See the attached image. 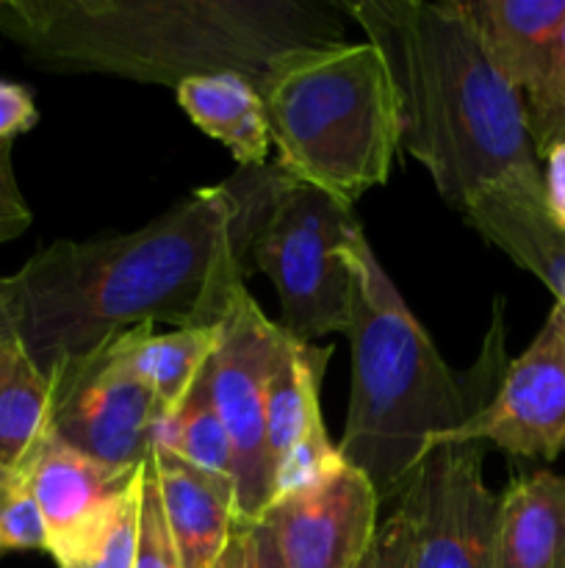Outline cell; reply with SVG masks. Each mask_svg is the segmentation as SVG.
<instances>
[{
	"label": "cell",
	"instance_id": "12",
	"mask_svg": "<svg viewBox=\"0 0 565 568\" xmlns=\"http://www.w3.org/2000/svg\"><path fill=\"white\" fill-rule=\"evenodd\" d=\"M330 347L288 338L266 394V447H269L275 497L308 486L341 464L338 444L321 422V375Z\"/></svg>",
	"mask_w": 565,
	"mask_h": 568
},
{
	"label": "cell",
	"instance_id": "30",
	"mask_svg": "<svg viewBox=\"0 0 565 568\" xmlns=\"http://www.w3.org/2000/svg\"><path fill=\"white\" fill-rule=\"evenodd\" d=\"M247 547L249 568H286L275 547V538H271L269 527L264 521H249L247 525Z\"/></svg>",
	"mask_w": 565,
	"mask_h": 568
},
{
	"label": "cell",
	"instance_id": "26",
	"mask_svg": "<svg viewBox=\"0 0 565 568\" xmlns=\"http://www.w3.org/2000/svg\"><path fill=\"white\" fill-rule=\"evenodd\" d=\"M11 150H14V144L0 142V247L20 239L33 222L31 209H28L20 183H17Z\"/></svg>",
	"mask_w": 565,
	"mask_h": 568
},
{
	"label": "cell",
	"instance_id": "13",
	"mask_svg": "<svg viewBox=\"0 0 565 568\" xmlns=\"http://www.w3.org/2000/svg\"><path fill=\"white\" fill-rule=\"evenodd\" d=\"M150 466L158 483L161 508L175 544L177 564L181 568H214L242 525L236 486L161 449H153Z\"/></svg>",
	"mask_w": 565,
	"mask_h": 568
},
{
	"label": "cell",
	"instance_id": "8",
	"mask_svg": "<svg viewBox=\"0 0 565 568\" xmlns=\"http://www.w3.org/2000/svg\"><path fill=\"white\" fill-rule=\"evenodd\" d=\"M50 433L114 471L142 469L153 455L161 410L114 344L50 372Z\"/></svg>",
	"mask_w": 565,
	"mask_h": 568
},
{
	"label": "cell",
	"instance_id": "22",
	"mask_svg": "<svg viewBox=\"0 0 565 568\" xmlns=\"http://www.w3.org/2000/svg\"><path fill=\"white\" fill-rule=\"evenodd\" d=\"M153 449L170 453L172 458L183 460V464L194 466V469L225 477V480L233 483V477H236L233 447L225 425H222L219 414H216L214 403H210L205 372L194 383L192 394L170 416H164L155 425Z\"/></svg>",
	"mask_w": 565,
	"mask_h": 568
},
{
	"label": "cell",
	"instance_id": "15",
	"mask_svg": "<svg viewBox=\"0 0 565 568\" xmlns=\"http://www.w3.org/2000/svg\"><path fill=\"white\" fill-rule=\"evenodd\" d=\"M487 59L526 98L543 83L557 55L565 0H460Z\"/></svg>",
	"mask_w": 565,
	"mask_h": 568
},
{
	"label": "cell",
	"instance_id": "20",
	"mask_svg": "<svg viewBox=\"0 0 565 568\" xmlns=\"http://www.w3.org/2000/svg\"><path fill=\"white\" fill-rule=\"evenodd\" d=\"M50 377L14 331L0 336V466L20 469L50 433Z\"/></svg>",
	"mask_w": 565,
	"mask_h": 568
},
{
	"label": "cell",
	"instance_id": "11",
	"mask_svg": "<svg viewBox=\"0 0 565 568\" xmlns=\"http://www.w3.org/2000/svg\"><path fill=\"white\" fill-rule=\"evenodd\" d=\"M377 508L369 477L341 460L319 480L271 499L260 521L286 568H358L377 538Z\"/></svg>",
	"mask_w": 565,
	"mask_h": 568
},
{
	"label": "cell",
	"instance_id": "14",
	"mask_svg": "<svg viewBox=\"0 0 565 568\" xmlns=\"http://www.w3.org/2000/svg\"><path fill=\"white\" fill-rule=\"evenodd\" d=\"M460 214L487 244L535 275L565 308V233L543 209V183L485 189Z\"/></svg>",
	"mask_w": 565,
	"mask_h": 568
},
{
	"label": "cell",
	"instance_id": "3",
	"mask_svg": "<svg viewBox=\"0 0 565 568\" xmlns=\"http://www.w3.org/2000/svg\"><path fill=\"white\" fill-rule=\"evenodd\" d=\"M391 75L399 148L452 209L502 183H543L524 98L493 67L460 0H341Z\"/></svg>",
	"mask_w": 565,
	"mask_h": 568
},
{
	"label": "cell",
	"instance_id": "7",
	"mask_svg": "<svg viewBox=\"0 0 565 568\" xmlns=\"http://www.w3.org/2000/svg\"><path fill=\"white\" fill-rule=\"evenodd\" d=\"M288 333L258 308L247 288L222 320V338L205 366L210 403L225 425L236 466V505L244 521H260L275 499L266 447V394Z\"/></svg>",
	"mask_w": 565,
	"mask_h": 568
},
{
	"label": "cell",
	"instance_id": "27",
	"mask_svg": "<svg viewBox=\"0 0 565 568\" xmlns=\"http://www.w3.org/2000/svg\"><path fill=\"white\" fill-rule=\"evenodd\" d=\"M39 109L25 83L0 78V142L14 144L17 136L37 128Z\"/></svg>",
	"mask_w": 565,
	"mask_h": 568
},
{
	"label": "cell",
	"instance_id": "23",
	"mask_svg": "<svg viewBox=\"0 0 565 568\" xmlns=\"http://www.w3.org/2000/svg\"><path fill=\"white\" fill-rule=\"evenodd\" d=\"M48 552V527L20 469L0 466V552Z\"/></svg>",
	"mask_w": 565,
	"mask_h": 568
},
{
	"label": "cell",
	"instance_id": "17",
	"mask_svg": "<svg viewBox=\"0 0 565 568\" xmlns=\"http://www.w3.org/2000/svg\"><path fill=\"white\" fill-rule=\"evenodd\" d=\"M496 568H565V477L532 471L499 497Z\"/></svg>",
	"mask_w": 565,
	"mask_h": 568
},
{
	"label": "cell",
	"instance_id": "1",
	"mask_svg": "<svg viewBox=\"0 0 565 568\" xmlns=\"http://www.w3.org/2000/svg\"><path fill=\"white\" fill-rule=\"evenodd\" d=\"M280 166H238L138 231L33 253L9 275L14 333L50 375L142 325L210 327L249 275V242Z\"/></svg>",
	"mask_w": 565,
	"mask_h": 568
},
{
	"label": "cell",
	"instance_id": "16",
	"mask_svg": "<svg viewBox=\"0 0 565 568\" xmlns=\"http://www.w3.org/2000/svg\"><path fill=\"white\" fill-rule=\"evenodd\" d=\"M20 471L48 527V547L92 516L105 499L131 486L136 477V471L125 475L86 458L53 433L39 442Z\"/></svg>",
	"mask_w": 565,
	"mask_h": 568
},
{
	"label": "cell",
	"instance_id": "4",
	"mask_svg": "<svg viewBox=\"0 0 565 568\" xmlns=\"http://www.w3.org/2000/svg\"><path fill=\"white\" fill-rule=\"evenodd\" d=\"M352 386L338 455L369 477L380 503L402 499L427 455L485 405L504 375L502 303L482 377L458 381L377 261L366 233L352 250Z\"/></svg>",
	"mask_w": 565,
	"mask_h": 568
},
{
	"label": "cell",
	"instance_id": "18",
	"mask_svg": "<svg viewBox=\"0 0 565 568\" xmlns=\"http://www.w3.org/2000/svg\"><path fill=\"white\" fill-rule=\"evenodd\" d=\"M175 98L188 120L230 150L238 166L269 164L271 133L258 87L238 72H214L183 81Z\"/></svg>",
	"mask_w": 565,
	"mask_h": 568
},
{
	"label": "cell",
	"instance_id": "9",
	"mask_svg": "<svg viewBox=\"0 0 565 568\" xmlns=\"http://www.w3.org/2000/svg\"><path fill=\"white\" fill-rule=\"evenodd\" d=\"M399 508L408 514L410 568H496V508L482 477V444L438 447Z\"/></svg>",
	"mask_w": 565,
	"mask_h": 568
},
{
	"label": "cell",
	"instance_id": "29",
	"mask_svg": "<svg viewBox=\"0 0 565 568\" xmlns=\"http://www.w3.org/2000/svg\"><path fill=\"white\" fill-rule=\"evenodd\" d=\"M543 161V209L554 227L565 233V144H554Z\"/></svg>",
	"mask_w": 565,
	"mask_h": 568
},
{
	"label": "cell",
	"instance_id": "25",
	"mask_svg": "<svg viewBox=\"0 0 565 568\" xmlns=\"http://www.w3.org/2000/svg\"><path fill=\"white\" fill-rule=\"evenodd\" d=\"M133 568H181L150 460L142 466V475H138V527L136 564H133Z\"/></svg>",
	"mask_w": 565,
	"mask_h": 568
},
{
	"label": "cell",
	"instance_id": "31",
	"mask_svg": "<svg viewBox=\"0 0 565 568\" xmlns=\"http://www.w3.org/2000/svg\"><path fill=\"white\" fill-rule=\"evenodd\" d=\"M247 525L249 521L242 519L236 536L230 538L227 549L222 552V558L216 560L214 568H249V547H247Z\"/></svg>",
	"mask_w": 565,
	"mask_h": 568
},
{
	"label": "cell",
	"instance_id": "28",
	"mask_svg": "<svg viewBox=\"0 0 565 568\" xmlns=\"http://www.w3.org/2000/svg\"><path fill=\"white\" fill-rule=\"evenodd\" d=\"M374 568H410V549H413V532H410L408 514L402 508L393 510L377 527L374 538Z\"/></svg>",
	"mask_w": 565,
	"mask_h": 568
},
{
	"label": "cell",
	"instance_id": "21",
	"mask_svg": "<svg viewBox=\"0 0 565 568\" xmlns=\"http://www.w3.org/2000/svg\"><path fill=\"white\" fill-rule=\"evenodd\" d=\"M138 475L131 486L105 499L92 516L48 547L59 568H133L138 527Z\"/></svg>",
	"mask_w": 565,
	"mask_h": 568
},
{
	"label": "cell",
	"instance_id": "24",
	"mask_svg": "<svg viewBox=\"0 0 565 568\" xmlns=\"http://www.w3.org/2000/svg\"><path fill=\"white\" fill-rule=\"evenodd\" d=\"M524 111L537 159H543L554 144H565V26L552 70L535 92L526 94Z\"/></svg>",
	"mask_w": 565,
	"mask_h": 568
},
{
	"label": "cell",
	"instance_id": "19",
	"mask_svg": "<svg viewBox=\"0 0 565 568\" xmlns=\"http://www.w3.org/2000/svg\"><path fill=\"white\" fill-rule=\"evenodd\" d=\"M222 338V322L210 327H177L158 333L153 325L133 327L116 336L114 347L133 375L150 388L161 419L192 394Z\"/></svg>",
	"mask_w": 565,
	"mask_h": 568
},
{
	"label": "cell",
	"instance_id": "6",
	"mask_svg": "<svg viewBox=\"0 0 565 568\" xmlns=\"http://www.w3.org/2000/svg\"><path fill=\"white\" fill-rule=\"evenodd\" d=\"M277 164V161H275ZM363 233L352 203L280 170L258 231L249 266L271 281L280 327L299 342L349 333L352 322V250Z\"/></svg>",
	"mask_w": 565,
	"mask_h": 568
},
{
	"label": "cell",
	"instance_id": "33",
	"mask_svg": "<svg viewBox=\"0 0 565 568\" xmlns=\"http://www.w3.org/2000/svg\"><path fill=\"white\" fill-rule=\"evenodd\" d=\"M371 547H374V544H371ZM358 568H374V549H369V555H366V558L360 560Z\"/></svg>",
	"mask_w": 565,
	"mask_h": 568
},
{
	"label": "cell",
	"instance_id": "32",
	"mask_svg": "<svg viewBox=\"0 0 565 568\" xmlns=\"http://www.w3.org/2000/svg\"><path fill=\"white\" fill-rule=\"evenodd\" d=\"M14 331V311H11V294H9V277L0 275V336Z\"/></svg>",
	"mask_w": 565,
	"mask_h": 568
},
{
	"label": "cell",
	"instance_id": "10",
	"mask_svg": "<svg viewBox=\"0 0 565 568\" xmlns=\"http://www.w3.org/2000/svg\"><path fill=\"white\" fill-rule=\"evenodd\" d=\"M493 444L518 458L565 453V308L554 303L530 347L504 366L496 392L438 447ZM435 447V449H438Z\"/></svg>",
	"mask_w": 565,
	"mask_h": 568
},
{
	"label": "cell",
	"instance_id": "2",
	"mask_svg": "<svg viewBox=\"0 0 565 568\" xmlns=\"http://www.w3.org/2000/svg\"><path fill=\"white\" fill-rule=\"evenodd\" d=\"M341 14L330 0H0V33L55 75L260 87L280 55L343 42Z\"/></svg>",
	"mask_w": 565,
	"mask_h": 568
},
{
	"label": "cell",
	"instance_id": "5",
	"mask_svg": "<svg viewBox=\"0 0 565 568\" xmlns=\"http://www.w3.org/2000/svg\"><path fill=\"white\" fill-rule=\"evenodd\" d=\"M277 166L355 205L382 186L399 150V111L380 50L336 42L280 55L258 87Z\"/></svg>",
	"mask_w": 565,
	"mask_h": 568
}]
</instances>
